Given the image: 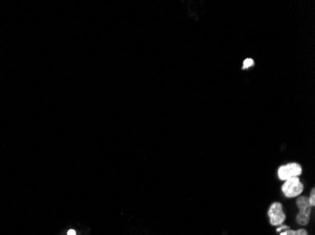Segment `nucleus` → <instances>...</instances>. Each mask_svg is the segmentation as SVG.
<instances>
[{
    "label": "nucleus",
    "instance_id": "1",
    "mask_svg": "<svg viewBox=\"0 0 315 235\" xmlns=\"http://www.w3.org/2000/svg\"><path fill=\"white\" fill-rule=\"evenodd\" d=\"M281 190L286 198L293 199L302 194L304 190V185L300 181L299 177H294L285 181L281 187Z\"/></svg>",
    "mask_w": 315,
    "mask_h": 235
},
{
    "label": "nucleus",
    "instance_id": "2",
    "mask_svg": "<svg viewBox=\"0 0 315 235\" xmlns=\"http://www.w3.org/2000/svg\"><path fill=\"white\" fill-rule=\"evenodd\" d=\"M297 205L299 209V213L297 216V222L301 226H306L310 223L311 213H312V206L309 202L308 198L305 196L298 197L297 200Z\"/></svg>",
    "mask_w": 315,
    "mask_h": 235
},
{
    "label": "nucleus",
    "instance_id": "3",
    "mask_svg": "<svg viewBox=\"0 0 315 235\" xmlns=\"http://www.w3.org/2000/svg\"><path fill=\"white\" fill-rule=\"evenodd\" d=\"M302 174V167L298 163H289L281 166L278 170V175L281 181H286L294 177L300 176Z\"/></svg>",
    "mask_w": 315,
    "mask_h": 235
},
{
    "label": "nucleus",
    "instance_id": "4",
    "mask_svg": "<svg viewBox=\"0 0 315 235\" xmlns=\"http://www.w3.org/2000/svg\"><path fill=\"white\" fill-rule=\"evenodd\" d=\"M268 217L270 219V224L273 226H281L286 219V215L283 212V206L280 202H274L271 204Z\"/></svg>",
    "mask_w": 315,
    "mask_h": 235
},
{
    "label": "nucleus",
    "instance_id": "5",
    "mask_svg": "<svg viewBox=\"0 0 315 235\" xmlns=\"http://www.w3.org/2000/svg\"><path fill=\"white\" fill-rule=\"evenodd\" d=\"M278 233H281V235H309L305 229H299L298 231L291 230L288 226H280L277 229Z\"/></svg>",
    "mask_w": 315,
    "mask_h": 235
},
{
    "label": "nucleus",
    "instance_id": "6",
    "mask_svg": "<svg viewBox=\"0 0 315 235\" xmlns=\"http://www.w3.org/2000/svg\"><path fill=\"white\" fill-rule=\"evenodd\" d=\"M254 60L252 59H246L244 60V65H243V70H246V69H249L252 66H254Z\"/></svg>",
    "mask_w": 315,
    "mask_h": 235
},
{
    "label": "nucleus",
    "instance_id": "7",
    "mask_svg": "<svg viewBox=\"0 0 315 235\" xmlns=\"http://www.w3.org/2000/svg\"><path fill=\"white\" fill-rule=\"evenodd\" d=\"M308 200H309V202H310V204H311V206H312V207H315V188H313V189H312V191H311V194H310V198H308Z\"/></svg>",
    "mask_w": 315,
    "mask_h": 235
},
{
    "label": "nucleus",
    "instance_id": "8",
    "mask_svg": "<svg viewBox=\"0 0 315 235\" xmlns=\"http://www.w3.org/2000/svg\"><path fill=\"white\" fill-rule=\"evenodd\" d=\"M67 235H77V232L75 231V230H69L68 232H67Z\"/></svg>",
    "mask_w": 315,
    "mask_h": 235
}]
</instances>
